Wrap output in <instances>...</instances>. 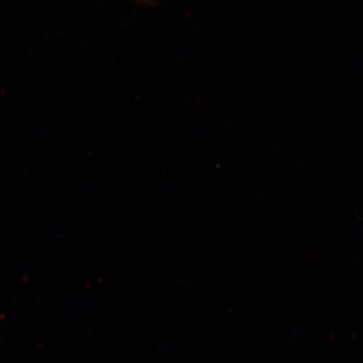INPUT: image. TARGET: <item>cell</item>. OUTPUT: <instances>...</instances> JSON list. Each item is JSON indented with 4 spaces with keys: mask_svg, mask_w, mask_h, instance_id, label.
I'll use <instances>...</instances> for the list:
<instances>
[{
    "mask_svg": "<svg viewBox=\"0 0 363 363\" xmlns=\"http://www.w3.org/2000/svg\"><path fill=\"white\" fill-rule=\"evenodd\" d=\"M138 1H142V2H145V4H147V2L150 1V0H138Z\"/></svg>",
    "mask_w": 363,
    "mask_h": 363,
    "instance_id": "cell-1",
    "label": "cell"
}]
</instances>
